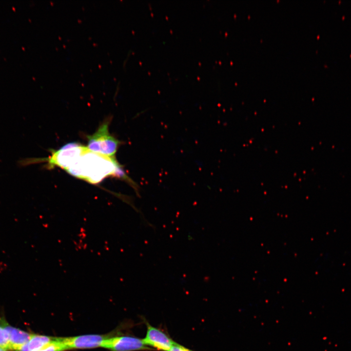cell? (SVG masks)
Returning a JSON list of instances; mask_svg holds the SVG:
<instances>
[{
	"label": "cell",
	"mask_w": 351,
	"mask_h": 351,
	"mask_svg": "<svg viewBox=\"0 0 351 351\" xmlns=\"http://www.w3.org/2000/svg\"><path fill=\"white\" fill-rule=\"evenodd\" d=\"M66 171L72 176L93 184L113 175L128 182L135 190L138 188L137 184L126 174L114 157L93 152L87 147Z\"/></svg>",
	"instance_id": "cell-1"
},
{
	"label": "cell",
	"mask_w": 351,
	"mask_h": 351,
	"mask_svg": "<svg viewBox=\"0 0 351 351\" xmlns=\"http://www.w3.org/2000/svg\"><path fill=\"white\" fill-rule=\"evenodd\" d=\"M110 121L109 119L106 120L96 132L87 136V148L93 152L113 157L121 142L110 134Z\"/></svg>",
	"instance_id": "cell-2"
},
{
	"label": "cell",
	"mask_w": 351,
	"mask_h": 351,
	"mask_svg": "<svg viewBox=\"0 0 351 351\" xmlns=\"http://www.w3.org/2000/svg\"><path fill=\"white\" fill-rule=\"evenodd\" d=\"M85 147L80 144L72 142L67 144L58 151L52 153L47 161L50 166H57L65 170L72 164L76 158L84 150Z\"/></svg>",
	"instance_id": "cell-3"
},
{
	"label": "cell",
	"mask_w": 351,
	"mask_h": 351,
	"mask_svg": "<svg viewBox=\"0 0 351 351\" xmlns=\"http://www.w3.org/2000/svg\"><path fill=\"white\" fill-rule=\"evenodd\" d=\"M102 348L111 351H136L150 350L142 340L129 335L111 336L105 340Z\"/></svg>",
	"instance_id": "cell-4"
},
{
	"label": "cell",
	"mask_w": 351,
	"mask_h": 351,
	"mask_svg": "<svg viewBox=\"0 0 351 351\" xmlns=\"http://www.w3.org/2000/svg\"><path fill=\"white\" fill-rule=\"evenodd\" d=\"M112 335L86 334L62 337L67 350L102 347L104 342Z\"/></svg>",
	"instance_id": "cell-5"
},
{
	"label": "cell",
	"mask_w": 351,
	"mask_h": 351,
	"mask_svg": "<svg viewBox=\"0 0 351 351\" xmlns=\"http://www.w3.org/2000/svg\"><path fill=\"white\" fill-rule=\"evenodd\" d=\"M142 340L146 346L161 351H170L176 343L164 332L148 323L146 335Z\"/></svg>",
	"instance_id": "cell-6"
},
{
	"label": "cell",
	"mask_w": 351,
	"mask_h": 351,
	"mask_svg": "<svg viewBox=\"0 0 351 351\" xmlns=\"http://www.w3.org/2000/svg\"><path fill=\"white\" fill-rule=\"evenodd\" d=\"M7 332L10 349L19 351L30 339L32 333L2 323V326Z\"/></svg>",
	"instance_id": "cell-7"
},
{
	"label": "cell",
	"mask_w": 351,
	"mask_h": 351,
	"mask_svg": "<svg viewBox=\"0 0 351 351\" xmlns=\"http://www.w3.org/2000/svg\"><path fill=\"white\" fill-rule=\"evenodd\" d=\"M55 337L33 334L29 341L19 351H39L50 343Z\"/></svg>",
	"instance_id": "cell-8"
},
{
	"label": "cell",
	"mask_w": 351,
	"mask_h": 351,
	"mask_svg": "<svg viewBox=\"0 0 351 351\" xmlns=\"http://www.w3.org/2000/svg\"><path fill=\"white\" fill-rule=\"evenodd\" d=\"M67 351L63 341L62 337H54L49 344L39 351Z\"/></svg>",
	"instance_id": "cell-9"
},
{
	"label": "cell",
	"mask_w": 351,
	"mask_h": 351,
	"mask_svg": "<svg viewBox=\"0 0 351 351\" xmlns=\"http://www.w3.org/2000/svg\"><path fill=\"white\" fill-rule=\"evenodd\" d=\"M0 348L4 350L10 349L8 334L6 331L0 326Z\"/></svg>",
	"instance_id": "cell-10"
},
{
	"label": "cell",
	"mask_w": 351,
	"mask_h": 351,
	"mask_svg": "<svg viewBox=\"0 0 351 351\" xmlns=\"http://www.w3.org/2000/svg\"><path fill=\"white\" fill-rule=\"evenodd\" d=\"M170 351H192L185 347L176 343Z\"/></svg>",
	"instance_id": "cell-11"
},
{
	"label": "cell",
	"mask_w": 351,
	"mask_h": 351,
	"mask_svg": "<svg viewBox=\"0 0 351 351\" xmlns=\"http://www.w3.org/2000/svg\"><path fill=\"white\" fill-rule=\"evenodd\" d=\"M0 351H6V350L0 348Z\"/></svg>",
	"instance_id": "cell-12"
}]
</instances>
